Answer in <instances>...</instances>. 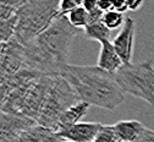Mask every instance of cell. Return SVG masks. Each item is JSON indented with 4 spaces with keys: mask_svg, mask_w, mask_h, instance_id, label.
I'll list each match as a JSON object with an SVG mask.
<instances>
[{
    "mask_svg": "<svg viewBox=\"0 0 154 142\" xmlns=\"http://www.w3.org/2000/svg\"><path fill=\"white\" fill-rule=\"evenodd\" d=\"M80 32L70 25L66 15L57 16L42 34L23 47L27 68L47 75H61L69 65L72 42Z\"/></svg>",
    "mask_w": 154,
    "mask_h": 142,
    "instance_id": "6da1fadb",
    "label": "cell"
},
{
    "mask_svg": "<svg viewBox=\"0 0 154 142\" xmlns=\"http://www.w3.org/2000/svg\"><path fill=\"white\" fill-rule=\"evenodd\" d=\"M79 94L80 99L106 110H115L124 100L125 92L118 84L115 74L98 66L67 65L61 74Z\"/></svg>",
    "mask_w": 154,
    "mask_h": 142,
    "instance_id": "7a4b0ae2",
    "label": "cell"
},
{
    "mask_svg": "<svg viewBox=\"0 0 154 142\" xmlns=\"http://www.w3.org/2000/svg\"><path fill=\"white\" fill-rule=\"evenodd\" d=\"M60 16V0H28L15 15L14 38L22 47L28 46Z\"/></svg>",
    "mask_w": 154,
    "mask_h": 142,
    "instance_id": "3957f363",
    "label": "cell"
},
{
    "mask_svg": "<svg viewBox=\"0 0 154 142\" xmlns=\"http://www.w3.org/2000/svg\"><path fill=\"white\" fill-rule=\"evenodd\" d=\"M80 100L79 94L63 75H54L51 86L37 123L56 132L61 115Z\"/></svg>",
    "mask_w": 154,
    "mask_h": 142,
    "instance_id": "277c9868",
    "label": "cell"
},
{
    "mask_svg": "<svg viewBox=\"0 0 154 142\" xmlns=\"http://www.w3.org/2000/svg\"><path fill=\"white\" fill-rule=\"evenodd\" d=\"M115 78L125 93L154 107V66L152 60L124 65L115 72Z\"/></svg>",
    "mask_w": 154,
    "mask_h": 142,
    "instance_id": "5b68a950",
    "label": "cell"
},
{
    "mask_svg": "<svg viewBox=\"0 0 154 142\" xmlns=\"http://www.w3.org/2000/svg\"><path fill=\"white\" fill-rule=\"evenodd\" d=\"M53 77L54 75L44 74L31 86V88L26 94L23 106L21 108V115L33 119L35 121L38 120L43 109L45 98L48 96L49 88L51 86Z\"/></svg>",
    "mask_w": 154,
    "mask_h": 142,
    "instance_id": "8992f818",
    "label": "cell"
},
{
    "mask_svg": "<svg viewBox=\"0 0 154 142\" xmlns=\"http://www.w3.org/2000/svg\"><path fill=\"white\" fill-rule=\"evenodd\" d=\"M23 68H27L25 49L15 38H12L6 46L3 59L0 60V86Z\"/></svg>",
    "mask_w": 154,
    "mask_h": 142,
    "instance_id": "52a82bcc",
    "label": "cell"
},
{
    "mask_svg": "<svg viewBox=\"0 0 154 142\" xmlns=\"http://www.w3.org/2000/svg\"><path fill=\"white\" fill-rule=\"evenodd\" d=\"M38 124L27 116L0 110V142H16L25 130Z\"/></svg>",
    "mask_w": 154,
    "mask_h": 142,
    "instance_id": "ba28073f",
    "label": "cell"
},
{
    "mask_svg": "<svg viewBox=\"0 0 154 142\" xmlns=\"http://www.w3.org/2000/svg\"><path fill=\"white\" fill-rule=\"evenodd\" d=\"M134 34H136V22L131 17H126L124 26L120 28V32L115 36L112 40V46L121 58L124 65L132 64V54H133V43Z\"/></svg>",
    "mask_w": 154,
    "mask_h": 142,
    "instance_id": "9c48e42d",
    "label": "cell"
},
{
    "mask_svg": "<svg viewBox=\"0 0 154 142\" xmlns=\"http://www.w3.org/2000/svg\"><path fill=\"white\" fill-rule=\"evenodd\" d=\"M103 124L100 123H77L72 126L60 130L59 136L65 141L71 142H93L102 130Z\"/></svg>",
    "mask_w": 154,
    "mask_h": 142,
    "instance_id": "30bf717a",
    "label": "cell"
},
{
    "mask_svg": "<svg viewBox=\"0 0 154 142\" xmlns=\"http://www.w3.org/2000/svg\"><path fill=\"white\" fill-rule=\"evenodd\" d=\"M97 66L111 74H115L120 68L124 66L121 58L115 50L112 42H110L109 39L103 40L100 43V53L98 55Z\"/></svg>",
    "mask_w": 154,
    "mask_h": 142,
    "instance_id": "8fae6325",
    "label": "cell"
},
{
    "mask_svg": "<svg viewBox=\"0 0 154 142\" xmlns=\"http://www.w3.org/2000/svg\"><path fill=\"white\" fill-rule=\"evenodd\" d=\"M61 140L63 138L57 132L35 124L34 126L25 130L18 136L16 142H61Z\"/></svg>",
    "mask_w": 154,
    "mask_h": 142,
    "instance_id": "7c38bea8",
    "label": "cell"
},
{
    "mask_svg": "<svg viewBox=\"0 0 154 142\" xmlns=\"http://www.w3.org/2000/svg\"><path fill=\"white\" fill-rule=\"evenodd\" d=\"M144 129L146 126L138 120H120L114 124V130L120 142H134Z\"/></svg>",
    "mask_w": 154,
    "mask_h": 142,
    "instance_id": "4fadbf2b",
    "label": "cell"
},
{
    "mask_svg": "<svg viewBox=\"0 0 154 142\" xmlns=\"http://www.w3.org/2000/svg\"><path fill=\"white\" fill-rule=\"evenodd\" d=\"M89 104L83 102V100H80L79 103H76L75 106H72L70 109H67L60 118L59 124H57V130L56 132H59L63 129H66L69 126H72L77 123H80V120L88 113L89 109Z\"/></svg>",
    "mask_w": 154,
    "mask_h": 142,
    "instance_id": "5bb4252c",
    "label": "cell"
},
{
    "mask_svg": "<svg viewBox=\"0 0 154 142\" xmlns=\"http://www.w3.org/2000/svg\"><path fill=\"white\" fill-rule=\"evenodd\" d=\"M110 32L111 31L103 24V21L95 22V24H91V25H88L83 30V33H85V36L88 39L97 40V42H99V43H102L103 40L109 39Z\"/></svg>",
    "mask_w": 154,
    "mask_h": 142,
    "instance_id": "9a60e30c",
    "label": "cell"
},
{
    "mask_svg": "<svg viewBox=\"0 0 154 142\" xmlns=\"http://www.w3.org/2000/svg\"><path fill=\"white\" fill-rule=\"evenodd\" d=\"M66 17L69 20V22L71 26H73L75 28H86L89 24V14L88 11L83 8V6H79L75 8L71 11H69L66 14Z\"/></svg>",
    "mask_w": 154,
    "mask_h": 142,
    "instance_id": "2e32d148",
    "label": "cell"
},
{
    "mask_svg": "<svg viewBox=\"0 0 154 142\" xmlns=\"http://www.w3.org/2000/svg\"><path fill=\"white\" fill-rule=\"evenodd\" d=\"M28 0H0V21L12 18Z\"/></svg>",
    "mask_w": 154,
    "mask_h": 142,
    "instance_id": "e0dca14e",
    "label": "cell"
},
{
    "mask_svg": "<svg viewBox=\"0 0 154 142\" xmlns=\"http://www.w3.org/2000/svg\"><path fill=\"white\" fill-rule=\"evenodd\" d=\"M125 21H126L125 15L122 12L115 11V10H110L108 12H104V16H103V24L110 31L121 28L124 26Z\"/></svg>",
    "mask_w": 154,
    "mask_h": 142,
    "instance_id": "ac0fdd59",
    "label": "cell"
},
{
    "mask_svg": "<svg viewBox=\"0 0 154 142\" xmlns=\"http://www.w3.org/2000/svg\"><path fill=\"white\" fill-rule=\"evenodd\" d=\"M15 25H16L15 16L10 20L0 21V43H9L10 40L14 38Z\"/></svg>",
    "mask_w": 154,
    "mask_h": 142,
    "instance_id": "d6986e66",
    "label": "cell"
},
{
    "mask_svg": "<svg viewBox=\"0 0 154 142\" xmlns=\"http://www.w3.org/2000/svg\"><path fill=\"white\" fill-rule=\"evenodd\" d=\"M93 142H120L116 132L114 130V125H103L102 130L97 135Z\"/></svg>",
    "mask_w": 154,
    "mask_h": 142,
    "instance_id": "ffe728a7",
    "label": "cell"
},
{
    "mask_svg": "<svg viewBox=\"0 0 154 142\" xmlns=\"http://www.w3.org/2000/svg\"><path fill=\"white\" fill-rule=\"evenodd\" d=\"M85 0H60V15H66L75 8L82 6Z\"/></svg>",
    "mask_w": 154,
    "mask_h": 142,
    "instance_id": "44dd1931",
    "label": "cell"
},
{
    "mask_svg": "<svg viewBox=\"0 0 154 142\" xmlns=\"http://www.w3.org/2000/svg\"><path fill=\"white\" fill-rule=\"evenodd\" d=\"M134 142H154V130L146 128Z\"/></svg>",
    "mask_w": 154,
    "mask_h": 142,
    "instance_id": "7402d4cb",
    "label": "cell"
},
{
    "mask_svg": "<svg viewBox=\"0 0 154 142\" xmlns=\"http://www.w3.org/2000/svg\"><path fill=\"white\" fill-rule=\"evenodd\" d=\"M111 2H112V10L122 12V14L128 11L127 0H111Z\"/></svg>",
    "mask_w": 154,
    "mask_h": 142,
    "instance_id": "603a6c76",
    "label": "cell"
},
{
    "mask_svg": "<svg viewBox=\"0 0 154 142\" xmlns=\"http://www.w3.org/2000/svg\"><path fill=\"white\" fill-rule=\"evenodd\" d=\"M98 2H99V0H85L83 4H82V6H83L88 12H91V11H93V10H95V9H98Z\"/></svg>",
    "mask_w": 154,
    "mask_h": 142,
    "instance_id": "cb8c5ba5",
    "label": "cell"
},
{
    "mask_svg": "<svg viewBox=\"0 0 154 142\" xmlns=\"http://www.w3.org/2000/svg\"><path fill=\"white\" fill-rule=\"evenodd\" d=\"M144 0H127V6L130 11H137L143 5Z\"/></svg>",
    "mask_w": 154,
    "mask_h": 142,
    "instance_id": "d4e9b609",
    "label": "cell"
},
{
    "mask_svg": "<svg viewBox=\"0 0 154 142\" xmlns=\"http://www.w3.org/2000/svg\"><path fill=\"white\" fill-rule=\"evenodd\" d=\"M98 8L103 12H108V11L112 10V2L111 0H99L98 2Z\"/></svg>",
    "mask_w": 154,
    "mask_h": 142,
    "instance_id": "484cf974",
    "label": "cell"
},
{
    "mask_svg": "<svg viewBox=\"0 0 154 142\" xmlns=\"http://www.w3.org/2000/svg\"><path fill=\"white\" fill-rule=\"evenodd\" d=\"M6 46H8V43H0V60L3 59V55L6 50Z\"/></svg>",
    "mask_w": 154,
    "mask_h": 142,
    "instance_id": "4316f807",
    "label": "cell"
},
{
    "mask_svg": "<svg viewBox=\"0 0 154 142\" xmlns=\"http://www.w3.org/2000/svg\"><path fill=\"white\" fill-rule=\"evenodd\" d=\"M0 108H2V98H0Z\"/></svg>",
    "mask_w": 154,
    "mask_h": 142,
    "instance_id": "83f0119b",
    "label": "cell"
},
{
    "mask_svg": "<svg viewBox=\"0 0 154 142\" xmlns=\"http://www.w3.org/2000/svg\"><path fill=\"white\" fill-rule=\"evenodd\" d=\"M64 142H71V141H64Z\"/></svg>",
    "mask_w": 154,
    "mask_h": 142,
    "instance_id": "f1b7e54d",
    "label": "cell"
}]
</instances>
